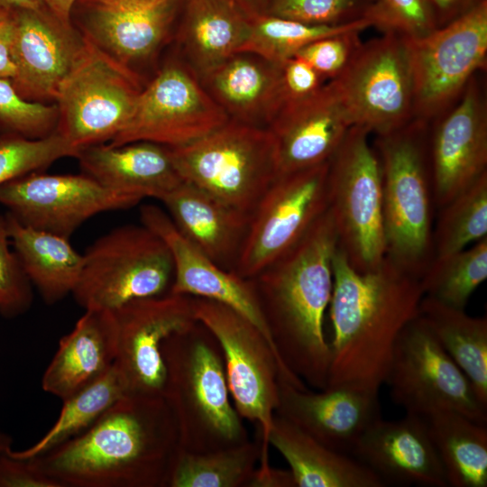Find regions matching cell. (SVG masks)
Returning a JSON list of instances; mask_svg holds the SVG:
<instances>
[{"label":"cell","mask_w":487,"mask_h":487,"mask_svg":"<svg viewBox=\"0 0 487 487\" xmlns=\"http://www.w3.org/2000/svg\"><path fill=\"white\" fill-rule=\"evenodd\" d=\"M179 448L164 397L128 393L85 431L31 458L60 487H168Z\"/></svg>","instance_id":"1"},{"label":"cell","mask_w":487,"mask_h":487,"mask_svg":"<svg viewBox=\"0 0 487 487\" xmlns=\"http://www.w3.org/2000/svg\"><path fill=\"white\" fill-rule=\"evenodd\" d=\"M329 315L333 335L326 388L379 391L404 327L418 315L420 280L386 257L375 269L354 270L337 247Z\"/></svg>","instance_id":"2"},{"label":"cell","mask_w":487,"mask_h":487,"mask_svg":"<svg viewBox=\"0 0 487 487\" xmlns=\"http://www.w3.org/2000/svg\"><path fill=\"white\" fill-rule=\"evenodd\" d=\"M337 234L330 210L253 281L275 349L304 382L327 385L330 347L324 329L333 291Z\"/></svg>","instance_id":"3"},{"label":"cell","mask_w":487,"mask_h":487,"mask_svg":"<svg viewBox=\"0 0 487 487\" xmlns=\"http://www.w3.org/2000/svg\"><path fill=\"white\" fill-rule=\"evenodd\" d=\"M165 366L162 396L179 431V448L195 453L247 441L230 401L220 345L198 321L168 336L161 347Z\"/></svg>","instance_id":"4"},{"label":"cell","mask_w":487,"mask_h":487,"mask_svg":"<svg viewBox=\"0 0 487 487\" xmlns=\"http://www.w3.org/2000/svg\"><path fill=\"white\" fill-rule=\"evenodd\" d=\"M428 129V122L413 118L376 135L373 144L382 175L385 257L418 280L435 257Z\"/></svg>","instance_id":"5"},{"label":"cell","mask_w":487,"mask_h":487,"mask_svg":"<svg viewBox=\"0 0 487 487\" xmlns=\"http://www.w3.org/2000/svg\"><path fill=\"white\" fill-rule=\"evenodd\" d=\"M196 319L218 341L225 377L234 408L255 425L260 435L261 459L257 469L268 471L269 434L279 403V380L297 388L305 382L280 361L264 335L231 308L207 299L192 297Z\"/></svg>","instance_id":"6"},{"label":"cell","mask_w":487,"mask_h":487,"mask_svg":"<svg viewBox=\"0 0 487 487\" xmlns=\"http://www.w3.org/2000/svg\"><path fill=\"white\" fill-rule=\"evenodd\" d=\"M170 152L184 182L251 216L278 175L270 131L233 120Z\"/></svg>","instance_id":"7"},{"label":"cell","mask_w":487,"mask_h":487,"mask_svg":"<svg viewBox=\"0 0 487 487\" xmlns=\"http://www.w3.org/2000/svg\"><path fill=\"white\" fill-rule=\"evenodd\" d=\"M369 134L351 126L329 160L327 176L337 247L360 272L377 268L386 255L381 168Z\"/></svg>","instance_id":"8"},{"label":"cell","mask_w":487,"mask_h":487,"mask_svg":"<svg viewBox=\"0 0 487 487\" xmlns=\"http://www.w3.org/2000/svg\"><path fill=\"white\" fill-rule=\"evenodd\" d=\"M72 292L84 309L115 310L170 292L174 264L165 242L145 225H125L97 238L83 254Z\"/></svg>","instance_id":"9"},{"label":"cell","mask_w":487,"mask_h":487,"mask_svg":"<svg viewBox=\"0 0 487 487\" xmlns=\"http://www.w3.org/2000/svg\"><path fill=\"white\" fill-rule=\"evenodd\" d=\"M142 88L133 69L85 36L58 90L56 132L78 150L110 142L126 125Z\"/></svg>","instance_id":"10"},{"label":"cell","mask_w":487,"mask_h":487,"mask_svg":"<svg viewBox=\"0 0 487 487\" xmlns=\"http://www.w3.org/2000/svg\"><path fill=\"white\" fill-rule=\"evenodd\" d=\"M385 383L408 414L451 410L486 425L487 406L418 315L399 336Z\"/></svg>","instance_id":"11"},{"label":"cell","mask_w":487,"mask_h":487,"mask_svg":"<svg viewBox=\"0 0 487 487\" xmlns=\"http://www.w3.org/2000/svg\"><path fill=\"white\" fill-rule=\"evenodd\" d=\"M414 118L428 123L452 106L487 65V0L418 39H407Z\"/></svg>","instance_id":"12"},{"label":"cell","mask_w":487,"mask_h":487,"mask_svg":"<svg viewBox=\"0 0 487 487\" xmlns=\"http://www.w3.org/2000/svg\"><path fill=\"white\" fill-rule=\"evenodd\" d=\"M353 125L376 135L414 118V87L407 39L394 33L363 42L348 68L330 81Z\"/></svg>","instance_id":"13"},{"label":"cell","mask_w":487,"mask_h":487,"mask_svg":"<svg viewBox=\"0 0 487 487\" xmlns=\"http://www.w3.org/2000/svg\"><path fill=\"white\" fill-rule=\"evenodd\" d=\"M228 120L191 69L185 62L173 60L142 88L126 125L108 144L142 141L179 147Z\"/></svg>","instance_id":"14"},{"label":"cell","mask_w":487,"mask_h":487,"mask_svg":"<svg viewBox=\"0 0 487 487\" xmlns=\"http://www.w3.org/2000/svg\"><path fill=\"white\" fill-rule=\"evenodd\" d=\"M328 165L274 179L252 215L234 272L256 277L305 236L328 208Z\"/></svg>","instance_id":"15"},{"label":"cell","mask_w":487,"mask_h":487,"mask_svg":"<svg viewBox=\"0 0 487 487\" xmlns=\"http://www.w3.org/2000/svg\"><path fill=\"white\" fill-rule=\"evenodd\" d=\"M142 199L108 189L84 173L34 171L0 186V205L20 223L69 239L90 217L129 208Z\"/></svg>","instance_id":"16"},{"label":"cell","mask_w":487,"mask_h":487,"mask_svg":"<svg viewBox=\"0 0 487 487\" xmlns=\"http://www.w3.org/2000/svg\"><path fill=\"white\" fill-rule=\"evenodd\" d=\"M113 313L117 336L115 364L129 392L162 395L165 366L161 347L168 336L198 322L192 297L168 292L131 300Z\"/></svg>","instance_id":"17"},{"label":"cell","mask_w":487,"mask_h":487,"mask_svg":"<svg viewBox=\"0 0 487 487\" xmlns=\"http://www.w3.org/2000/svg\"><path fill=\"white\" fill-rule=\"evenodd\" d=\"M477 76L452 106L429 123L428 154L436 208L487 172V99Z\"/></svg>","instance_id":"18"},{"label":"cell","mask_w":487,"mask_h":487,"mask_svg":"<svg viewBox=\"0 0 487 487\" xmlns=\"http://www.w3.org/2000/svg\"><path fill=\"white\" fill-rule=\"evenodd\" d=\"M15 22V74L10 80L31 102L55 104L60 86L76 62L85 36L66 26L46 7L12 10Z\"/></svg>","instance_id":"19"},{"label":"cell","mask_w":487,"mask_h":487,"mask_svg":"<svg viewBox=\"0 0 487 487\" xmlns=\"http://www.w3.org/2000/svg\"><path fill=\"white\" fill-rule=\"evenodd\" d=\"M142 224L169 247L174 264L170 292L207 299L235 310L266 337L280 360L267 327L253 281L217 265L177 229L167 213L154 205L141 207Z\"/></svg>","instance_id":"20"},{"label":"cell","mask_w":487,"mask_h":487,"mask_svg":"<svg viewBox=\"0 0 487 487\" xmlns=\"http://www.w3.org/2000/svg\"><path fill=\"white\" fill-rule=\"evenodd\" d=\"M275 413L345 454L352 453L365 429L381 418L377 391L339 386L315 392L280 379Z\"/></svg>","instance_id":"21"},{"label":"cell","mask_w":487,"mask_h":487,"mask_svg":"<svg viewBox=\"0 0 487 487\" xmlns=\"http://www.w3.org/2000/svg\"><path fill=\"white\" fill-rule=\"evenodd\" d=\"M83 34L132 69L156 52L179 15L181 0H78Z\"/></svg>","instance_id":"22"},{"label":"cell","mask_w":487,"mask_h":487,"mask_svg":"<svg viewBox=\"0 0 487 487\" xmlns=\"http://www.w3.org/2000/svg\"><path fill=\"white\" fill-rule=\"evenodd\" d=\"M351 126L330 81L313 96L281 108L267 128L274 141L277 177L328 161Z\"/></svg>","instance_id":"23"},{"label":"cell","mask_w":487,"mask_h":487,"mask_svg":"<svg viewBox=\"0 0 487 487\" xmlns=\"http://www.w3.org/2000/svg\"><path fill=\"white\" fill-rule=\"evenodd\" d=\"M352 453L385 482L424 487L448 486L424 418L373 421Z\"/></svg>","instance_id":"24"},{"label":"cell","mask_w":487,"mask_h":487,"mask_svg":"<svg viewBox=\"0 0 487 487\" xmlns=\"http://www.w3.org/2000/svg\"><path fill=\"white\" fill-rule=\"evenodd\" d=\"M229 120L268 128L283 106L280 65L236 52L199 78Z\"/></svg>","instance_id":"25"},{"label":"cell","mask_w":487,"mask_h":487,"mask_svg":"<svg viewBox=\"0 0 487 487\" xmlns=\"http://www.w3.org/2000/svg\"><path fill=\"white\" fill-rule=\"evenodd\" d=\"M160 200L184 237L217 265L234 271L251 216L184 181Z\"/></svg>","instance_id":"26"},{"label":"cell","mask_w":487,"mask_h":487,"mask_svg":"<svg viewBox=\"0 0 487 487\" xmlns=\"http://www.w3.org/2000/svg\"><path fill=\"white\" fill-rule=\"evenodd\" d=\"M77 159L83 173L101 186L142 198L161 199L183 181L170 148L155 142L90 145L80 149Z\"/></svg>","instance_id":"27"},{"label":"cell","mask_w":487,"mask_h":487,"mask_svg":"<svg viewBox=\"0 0 487 487\" xmlns=\"http://www.w3.org/2000/svg\"><path fill=\"white\" fill-rule=\"evenodd\" d=\"M116 346L113 311L85 309L74 328L60 338L43 373L42 390L61 400L67 399L112 368Z\"/></svg>","instance_id":"28"},{"label":"cell","mask_w":487,"mask_h":487,"mask_svg":"<svg viewBox=\"0 0 487 487\" xmlns=\"http://www.w3.org/2000/svg\"><path fill=\"white\" fill-rule=\"evenodd\" d=\"M178 41L185 63L203 77L239 52L250 30V15L234 0H181Z\"/></svg>","instance_id":"29"},{"label":"cell","mask_w":487,"mask_h":487,"mask_svg":"<svg viewBox=\"0 0 487 487\" xmlns=\"http://www.w3.org/2000/svg\"><path fill=\"white\" fill-rule=\"evenodd\" d=\"M289 465L295 487H381L384 482L368 466L333 450L274 413L269 434Z\"/></svg>","instance_id":"30"},{"label":"cell","mask_w":487,"mask_h":487,"mask_svg":"<svg viewBox=\"0 0 487 487\" xmlns=\"http://www.w3.org/2000/svg\"><path fill=\"white\" fill-rule=\"evenodd\" d=\"M11 244L32 285L48 305L72 294L82 271L83 254L65 238L20 223L5 214Z\"/></svg>","instance_id":"31"},{"label":"cell","mask_w":487,"mask_h":487,"mask_svg":"<svg viewBox=\"0 0 487 487\" xmlns=\"http://www.w3.org/2000/svg\"><path fill=\"white\" fill-rule=\"evenodd\" d=\"M418 316L487 406V319L423 296Z\"/></svg>","instance_id":"32"},{"label":"cell","mask_w":487,"mask_h":487,"mask_svg":"<svg viewBox=\"0 0 487 487\" xmlns=\"http://www.w3.org/2000/svg\"><path fill=\"white\" fill-rule=\"evenodd\" d=\"M448 486H487V427L451 410L424 418Z\"/></svg>","instance_id":"33"},{"label":"cell","mask_w":487,"mask_h":487,"mask_svg":"<svg viewBox=\"0 0 487 487\" xmlns=\"http://www.w3.org/2000/svg\"><path fill=\"white\" fill-rule=\"evenodd\" d=\"M261 442L195 453L179 448L168 487H250L261 459Z\"/></svg>","instance_id":"34"},{"label":"cell","mask_w":487,"mask_h":487,"mask_svg":"<svg viewBox=\"0 0 487 487\" xmlns=\"http://www.w3.org/2000/svg\"><path fill=\"white\" fill-rule=\"evenodd\" d=\"M128 393L126 381L114 363L102 377L62 400L57 420L40 440L24 450L11 448L9 454L18 458H31L49 451L85 431Z\"/></svg>","instance_id":"35"},{"label":"cell","mask_w":487,"mask_h":487,"mask_svg":"<svg viewBox=\"0 0 487 487\" xmlns=\"http://www.w3.org/2000/svg\"><path fill=\"white\" fill-rule=\"evenodd\" d=\"M370 27L371 23L365 18L341 25H314L259 14L250 16L249 34L239 52H251L280 65L316 40Z\"/></svg>","instance_id":"36"},{"label":"cell","mask_w":487,"mask_h":487,"mask_svg":"<svg viewBox=\"0 0 487 487\" xmlns=\"http://www.w3.org/2000/svg\"><path fill=\"white\" fill-rule=\"evenodd\" d=\"M487 278V237L451 255L434 258L421 277L425 296L464 309L473 291Z\"/></svg>","instance_id":"37"},{"label":"cell","mask_w":487,"mask_h":487,"mask_svg":"<svg viewBox=\"0 0 487 487\" xmlns=\"http://www.w3.org/2000/svg\"><path fill=\"white\" fill-rule=\"evenodd\" d=\"M433 231L434 258L487 237V172L442 207Z\"/></svg>","instance_id":"38"},{"label":"cell","mask_w":487,"mask_h":487,"mask_svg":"<svg viewBox=\"0 0 487 487\" xmlns=\"http://www.w3.org/2000/svg\"><path fill=\"white\" fill-rule=\"evenodd\" d=\"M79 150L57 132L41 139L0 131V186L14 179L40 171L56 161L77 158Z\"/></svg>","instance_id":"39"},{"label":"cell","mask_w":487,"mask_h":487,"mask_svg":"<svg viewBox=\"0 0 487 487\" xmlns=\"http://www.w3.org/2000/svg\"><path fill=\"white\" fill-rule=\"evenodd\" d=\"M56 104L31 102L22 98L11 81L0 78V129L29 139H41L56 132Z\"/></svg>","instance_id":"40"},{"label":"cell","mask_w":487,"mask_h":487,"mask_svg":"<svg viewBox=\"0 0 487 487\" xmlns=\"http://www.w3.org/2000/svg\"><path fill=\"white\" fill-rule=\"evenodd\" d=\"M363 18L382 33L406 39L421 38L437 28L426 0H372Z\"/></svg>","instance_id":"41"},{"label":"cell","mask_w":487,"mask_h":487,"mask_svg":"<svg viewBox=\"0 0 487 487\" xmlns=\"http://www.w3.org/2000/svg\"><path fill=\"white\" fill-rule=\"evenodd\" d=\"M372 0H268L262 14L314 25H341L363 18Z\"/></svg>","instance_id":"42"},{"label":"cell","mask_w":487,"mask_h":487,"mask_svg":"<svg viewBox=\"0 0 487 487\" xmlns=\"http://www.w3.org/2000/svg\"><path fill=\"white\" fill-rule=\"evenodd\" d=\"M10 244L5 215H0V315L5 318L23 315L33 300L32 285Z\"/></svg>","instance_id":"43"},{"label":"cell","mask_w":487,"mask_h":487,"mask_svg":"<svg viewBox=\"0 0 487 487\" xmlns=\"http://www.w3.org/2000/svg\"><path fill=\"white\" fill-rule=\"evenodd\" d=\"M363 29H352L316 40L295 55L308 62L326 81L337 78L363 45Z\"/></svg>","instance_id":"44"},{"label":"cell","mask_w":487,"mask_h":487,"mask_svg":"<svg viewBox=\"0 0 487 487\" xmlns=\"http://www.w3.org/2000/svg\"><path fill=\"white\" fill-rule=\"evenodd\" d=\"M280 69L282 108L313 96L327 82L308 62L296 56L280 63Z\"/></svg>","instance_id":"45"},{"label":"cell","mask_w":487,"mask_h":487,"mask_svg":"<svg viewBox=\"0 0 487 487\" xmlns=\"http://www.w3.org/2000/svg\"><path fill=\"white\" fill-rule=\"evenodd\" d=\"M9 449L0 452V487H60L32 458L14 457Z\"/></svg>","instance_id":"46"},{"label":"cell","mask_w":487,"mask_h":487,"mask_svg":"<svg viewBox=\"0 0 487 487\" xmlns=\"http://www.w3.org/2000/svg\"><path fill=\"white\" fill-rule=\"evenodd\" d=\"M14 37L15 22L13 11L0 8V78L11 80L15 74Z\"/></svg>","instance_id":"47"},{"label":"cell","mask_w":487,"mask_h":487,"mask_svg":"<svg viewBox=\"0 0 487 487\" xmlns=\"http://www.w3.org/2000/svg\"><path fill=\"white\" fill-rule=\"evenodd\" d=\"M436 27L444 26L471 11L484 0H426Z\"/></svg>","instance_id":"48"},{"label":"cell","mask_w":487,"mask_h":487,"mask_svg":"<svg viewBox=\"0 0 487 487\" xmlns=\"http://www.w3.org/2000/svg\"><path fill=\"white\" fill-rule=\"evenodd\" d=\"M250 487H295L290 471L271 468L268 474L253 476Z\"/></svg>","instance_id":"49"},{"label":"cell","mask_w":487,"mask_h":487,"mask_svg":"<svg viewBox=\"0 0 487 487\" xmlns=\"http://www.w3.org/2000/svg\"><path fill=\"white\" fill-rule=\"evenodd\" d=\"M46 9L62 24L72 25V14L78 0H41Z\"/></svg>","instance_id":"50"},{"label":"cell","mask_w":487,"mask_h":487,"mask_svg":"<svg viewBox=\"0 0 487 487\" xmlns=\"http://www.w3.org/2000/svg\"><path fill=\"white\" fill-rule=\"evenodd\" d=\"M43 7L45 6L41 0H0L1 9H41Z\"/></svg>","instance_id":"51"},{"label":"cell","mask_w":487,"mask_h":487,"mask_svg":"<svg viewBox=\"0 0 487 487\" xmlns=\"http://www.w3.org/2000/svg\"><path fill=\"white\" fill-rule=\"evenodd\" d=\"M250 16L262 14L268 0H234Z\"/></svg>","instance_id":"52"},{"label":"cell","mask_w":487,"mask_h":487,"mask_svg":"<svg viewBox=\"0 0 487 487\" xmlns=\"http://www.w3.org/2000/svg\"><path fill=\"white\" fill-rule=\"evenodd\" d=\"M12 447V439L9 436L0 433V452Z\"/></svg>","instance_id":"53"},{"label":"cell","mask_w":487,"mask_h":487,"mask_svg":"<svg viewBox=\"0 0 487 487\" xmlns=\"http://www.w3.org/2000/svg\"><path fill=\"white\" fill-rule=\"evenodd\" d=\"M0 131H1V129H0Z\"/></svg>","instance_id":"54"}]
</instances>
